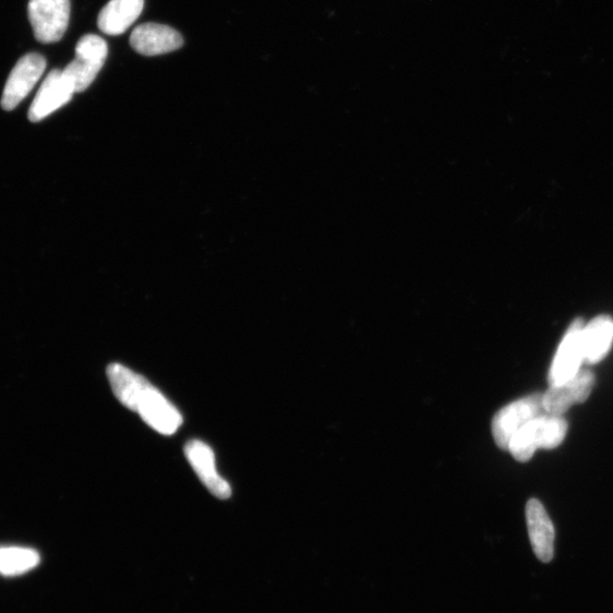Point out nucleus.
<instances>
[{"mask_svg": "<svg viewBox=\"0 0 613 613\" xmlns=\"http://www.w3.org/2000/svg\"><path fill=\"white\" fill-rule=\"evenodd\" d=\"M107 376L116 397L130 410L141 414L155 431L175 434L182 425L179 410L145 377L120 364H111Z\"/></svg>", "mask_w": 613, "mask_h": 613, "instance_id": "obj_1", "label": "nucleus"}, {"mask_svg": "<svg viewBox=\"0 0 613 613\" xmlns=\"http://www.w3.org/2000/svg\"><path fill=\"white\" fill-rule=\"evenodd\" d=\"M567 432L568 424L563 416L542 413L515 434L508 452L517 461L527 462L538 449L558 448Z\"/></svg>", "mask_w": 613, "mask_h": 613, "instance_id": "obj_2", "label": "nucleus"}, {"mask_svg": "<svg viewBox=\"0 0 613 613\" xmlns=\"http://www.w3.org/2000/svg\"><path fill=\"white\" fill-rule=\"evenodd\" d=\"M108 55L107 43L99 36H83L75 47V59L63 70L75 93L92 86L103 69Z\"/></svg>", "mask_w": 613, "mask_h": 613, "instance_id": "obj_3", "label": "nucleus"}, {"mask_svg": "<svg viewBox=\"0 0 613 613\" xmlns=\"http://www.w3.org/2000/svg\"><path fill=\"white\" fill-rule=\"evenodd\" d=\"M543 395L527 396L498 410L492 421V435L501 450H508L515 434L542 414Z\"/></svg>", "mask_w": 613, "mask_h": 613, "instance_id": "obj_4", "label": "nucleus"}, {"mask_svg": "<svg viewBox=\"0 0 613 613\" xmlns=\"http://www.w3.org/2000/svg\"><path fill=\"white\" fill-rule=\"evenodd\" d=\"M27 14L36 39L55 44L64 37L71 14L70 0H31Z\"/></svg>", "mask_w": 613, "mask_h": 613, "instance_id": "obj_5", "label": "nucleus"}, {"mask_svg": "<svg viewBox=\"0 0 613 613\" xmlns=\"http://www.w3.org/2000/svg\"><path fill=\"white\" fill-rule=\"evenodd\" d=\"M596 384V376L589 370H579L572 378L555 385L543 394V409L546 413L563 416L573 406L589 399Z\"/></svg>", "mask_w": 613, "mask_h": 613, "instance_id": "obj_6", "label": "nucleus"}, {"mask_svg": "<svg viewBox=\"0 0 613 613\" xmlns=\"http://www.w3.org/2000/svg\"><path fill=\"white\" fill-rule=\"evenodd\" d=\"M47 62L43 55L32 52L23 56L12 70L2 97L5 110L15 109L33 92L46 71Z\"/></svg>", "mask_w": 613, "mask_h": 613, "instance_id": "obj_7", "label": "nucleus"}, {"mask_svg": "<svg viewBox=\"0 0 613 613\" xmlns=\"http://www.w3.org/2000/svg\"><path fill=\"white\" fill-rule=\"evenodd\" d=\"M584 322L577 318L569 326L565 337L556 351L549 373L550 385L563 383L581 369L585 361L581 332Z\"/></svg>", "mask_w": 613, "mask_h": 613, "instance_id": "obj_8", "label": "nucleus"}, {"mask_svg": "<svg viewBox=\"0 0 613 613\" xmlns=\"http://www.w3.org/2000/svg\"><path fill=\"white\" fill-rule=\"evenodd\" d=\"M74 94L75 89L63 71H50L31 107L29 120L32 122L43 121L53 111L65 106Z\"/></svg>", "mask_w": 613, "mask_h": 613, "instance_id": "obj_9", "label": "nucleus"}, {"mask_svg": "<svg viewBox=\"0 0 613 613\" xmlns=\"http://www.w3.org/2000/svg\"><path fill=\"white\" fill-rule=\"evenodd\" d=\"M130 45L144 56H158L180 49L183 46V38L171 26L145 23L135 27Z\"/></svg>", "mask_w": 613, "mask_h": 613, "instance_id": "obj_10", "label": "nucleus"}, {"mask_svg": "<svg viewBox=\"0 0 613 613\" xmlns=\"http://www.w3.org/2000/svg\"><path fill=\"white\" fill-rule=\"evenodd\" d=\"M185 456L203 484L218 498H229L231 488L218 476L215 455L206 443L193 440L185 445Z\"/></svg>", "mask_w": 613, "mask_h": 613, "instance_id": "obj_11", "label": "nucleus"}, {"mask_svg": "<svg viewBox=\"0 0 613 613\" xmlns=\"http://www.w3.org/2000/svg\"><path fill=\"white\" fill-rule=\"evenodd\" d=\"M526 521L532 548L542 563H550L554 555L555 532L553 524L537 498H531L526 505Z\"/></svg>", "mask_w": 613, "mask_h": 613, "instance_id": "obj_12", "label": "nucleus"}, {"mask_svg": "<svg viewBox=\"0 0 613 613\" xmlns=\"http://www.w3.org/2000/svg\"><path fill=\"white\" fill-rule=\"evenodd\" d=\"M145 0H110L98 16L101 33L108 36L123 35L142 15Z\"/></svg>", "mask_w": 613, "mask_h": 613, "instance_id": "obj_13", "label": "nucleus"}, {"mask_svg": "<svg viewBox=\"0 0 613 613\" xmlns=\"http://www.w3.org/2000/svg\"><path fill=\"white\" fill-rule=\"evenodd\" d=\"M585 362L589 365L598 364L609 353L613 342V320L610 316H599L581 332Z\"/></svg>", "mask_w": 613, "mask_h": 613, "instance_id": "obj_14", "label": "nucleus"}, {"mask_svg": "<svg viewBox=\"0 0 613 613\" xmlns=\"http://www.w3.org/2000/svg\"><path fill=\"white\" fill-rule=\"evenodd\" d=\"M40 563V555L34 549L9 546L0 548V575L20 576L35 569Z\"/></svg>", "mask_w": 613, "mask_h": 613, "instance_id": "obj_15", "label": "nucleus"}]
</instances>
